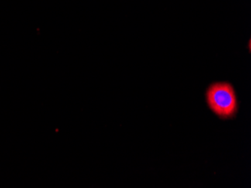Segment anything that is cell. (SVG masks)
<instances>
[{"label": "cell", "instance_id": "obj_1", "mask_svg": "<svg viewBox=\"0 0 251 188\" xmlns=\"http://www.w3.org/2000/svg\"><path fill=\"white\" fill-rule=\"evenodd\" d=\"M207 104L220 119H233L238 109V98L233 85L229 83L218 82L211 84L205 93Z\"/></svg>", "mask_w": 251, "mask_h": 188}]
</instances>
